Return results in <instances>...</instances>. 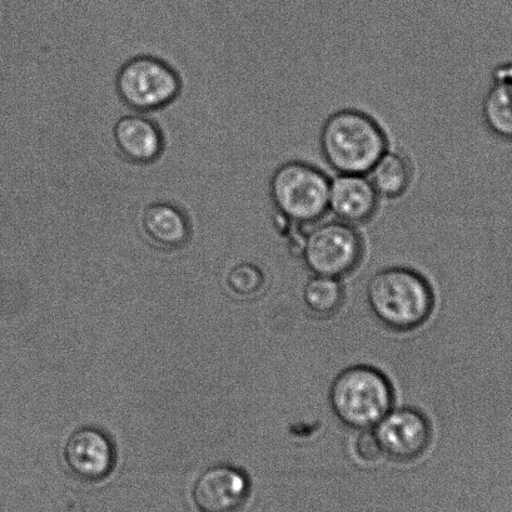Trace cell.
I'll use <instances>...</instances> for the list:
<instances>
[{
	"label": "cell",
	"mask_w": 512,
	"mask_h": 512,
	"mask_svg": "<svg viewBox=\"0 0 512 512\" xmlns=\"http://www.w3.org/2000/svg\"><path fill=\"white\" fill-rule=\"evenodd\" d=\"M320 146L323 158L341 175H367L389 142L384 129L369 114L344 109L323 123Z\"/></svg>",
	"instance_id": "cell-1"
},
{
	"label": "cell",
	"mask_w": 512,
	"mask_h": 512,
	"mask_svg": "<svg viewBox=\"0 0 512 512\" xmlns=\"http://www.w3.org/2000/svg\"><path fill=\"white\" fill-rule=\"evenodd\" d=\"M371 311L395 331L414 330L430 317L434 295L425 278L407 268H387L367 287Z\"/></svg>",
	"instance_id": "cell-2"
},
{
	"label": "cell",
	"mask_w": 512,
	"mask_h": 512,
	"mask_svg": "<svg viewBox=\"0 0 512 512\" xmlns=\"http://www.w3.org/2000/svg\"><path fill=\"white\" fill-rule=\"evenodd\" d=\"M394 394L389 380L370 366H355L333 381L330 401L342 424L356 430L375 427L391 410Z\"/></svg>",
	"instance_id": "cell-3"
},
{
	"label": "cell",
	"mask_w": 512,
	"mask_h": 512,
	"mask_svg": "<svg viewBox=\"0 0 512 512\" xmlns=\"http://www.w3.org/2000/svg\"><path fill=\"white\" fill-rule=\"evenodd\" d=\"M331 181L310 163L293 161L273 173L270 195L278 213L292 223L320 220L330 203Z\"/></svg>",
	"instance_id": "cell-4"
},
{
	"label": "cell",
	"mask_w": 512,
	"mask_h": 512,
	"mask_svg": "<svg viewBox=\"0 0 512 512\" xmlns=\"http://www.w3.org/2000/svg\"><path fill=\"white\" fill-rule=\"evenodd\" d=\"M119 98L137 113L158 111L171 104L181 92V79L162 59L142 56L123 64L117 74Z\"/></svg>",
	"instance_id": "cell-5"
},
{
	"label": "cell",
	"mask_w": 512,
	"mask_h": 512,
	"mask_svg": "<svg viewBox=\"0 0 512 512\" xmlns=\"http://www.w3.org/2000/svg\"><path fill=\"white\" fill-rule=\"evenodd\" d=\"M303 258L316 275L341 277L354 271L362 257L359 232L350 223H323L303 242Z\"/></svg>",
	"instance_id": "cell-6"
},
{
	"label": "cell",
	"mask_w": 512,
	"mask_h": 512,
	"mask_svg": "<svg viewBox=\"0 0 512 512\" xmlns=\"http://www.w3.org/2000/svg\"><path fill=\"white\" fill-rule=\"evenodd\" d=\"M375 427L382 454L396 461L415 460L430 445L429 420L414 409L389 412Z\"/></svg>",
	"instance_id": "cell-7"
},
{
	"label": "cell",
	"mask_w": 512,
	"mask_h": 512,
	"mask_svg": "<svg viewBox=\"0 0 512 512\" xmlns=\"http://www.w3.org/2000/svg\"><path fill=\"white\" fill-rule=\"evenodd\" d=\"M63 456L71 474L87 482L106 479L116 465L112 440L96 427H82L73 432L64 446Z\"/></svg>",
	"instance_id": "cell-8"
},
{
	"label": "cell",
	"mask_w": 512,
	"mask_h": 512,
	"mask_svg": "<svg viewBox=\"0 0 512 512\" xmlns=\"http://www.w3.org/2000/svg\"><path fill=\"white\" fill-rule=\"evenodd\" d=\"M250 479L235 466L218 465L198 477L192 499L198 512H237L250 495Z\"/></svg>",
	"instance_id": "cell-9"
},
{
	"label": "cell",
	"mask_w": 512,
	"mask_h": 512,
	"mask_svg": "<svg viewBox=\"0 0 512 512\" xmlns=\"http://www.w3.org/2000/svg\"><path fill=\"white\" fill-rule=\"evenodd\" d=\"M113 139L127 161L148 164L157 161L163 151L161 129L142 113L129 114L114 124Z\"/></svg>",
	"instance_id": "cell-10"
},
{
	"label": "cell",
	"mask_w": 512,
	"mask_h": 512,
	"mask_svg": "<svg viewBox=\"0 0 512 512\" xmlns=\"http://www.w3.org/2000/svg\"><path fill=\"white\" fill-rule=\"evenodd\" d=\"M379 206V193L365 175H340L331 181L330 203L333 215L346 223L369 221Z\"/></svg>",
	"instance_id": "cell-11"
},
{
	"label": "cell",
	"mask_w": 512,
	"mask_h": 512,
	"mask_svg": "<svg viewBox=\"0 0 512 512\" xmlns=\"http://www.w3.org/2000/svg\"><path fill=\"white\" fill-rule=\"evenodd\" d=\"M142 227L149 240L164 250H177L191 237V226L185 212L168 202H156L143 213Z\"/></svg>",
	"instance_id": "cell-12"
},
{
	"label": "cell",
	"mask_w": 512,
	"mask_h": 512,
	"mask_svg": "<svg viewBox=\"0 0 512 512\" xmlns=\"http://www.w3.org/2000/svg\"><path fill=\"white\" fill-rule=\"evenodd\" d=\"M367 175L379 196L389 200L404 195L412 180L410 162L400 152L386 151Z\"/></svg>",
	"instance_id": "cell-13"
},
{
	"label": "cell",
	"mask_w": 512,
	"mask_h": 512,
	"mask_svg": "<svg viewBox=\"0 0 512 512\" xmlns=\"http://www.w3.org/2000/svg\"><path fill=\"white\" fill-rule=\"evenodd\" d=\"M482 118L496 137L512 141V83L492 81L482 101Z\"/></svg>",
	"instance_id": "cell-14"
},
{
	"label": "cell",
	"mask_w": 512,
	"mask_h": 512,
	"mask_svg": "<svg viewBox=\"0 0 512 512\" xmlns=\"http://www.w3.org/2000/svg\"><path fill=\"white\" fill-rule=\"evenodd\" d=\"M303 301L308 310L318 316H332L344 302V290L335 277L316 275L303 290Z\"/></svg>",
	"instance_id": "cell-15"
},
{
	"label": "cell",
	"mask_w": 512,
	"mask_h": 512,
	"mask_svg": "<svg viewBox=\"0 0 512 512\" xmlns=\"http://www.w3.org/2000/svg\"><path fill=\"white\" fill-rule=\"evenodd\" d=\"M228 285L237 295L251 296L261 290L263 275L260 268L252 263H241L228 276Z\"/></svg>",
	"instance_id": "cell-16"
},
{
	"label": "cell",
	"mask_w": 512,
	"mask_h": 512,
	"mask_svg": "<svg viewBox=\"0 0 512 512\" xmlns=\"http://www.w3.org/2000/svg\"><path fill=\"white\" fill-rule=\"evenodd\" d=\"M356 451L360 459L367 462L376 461L381 455H384L375 434H369V432H365L359 437Z\"/></svg>",
	"instance_id": "cell-17"
},
{
	"label": "cell",
	"mask_w": 512,
	"mask_h": 512,
	"mask_svg": "<svg viewBox=\"0 0 512 512\" xmlns=\"http://www.w3.org/2000/svg\"><path fill=\"white\" fill-rule=\"evenodd\" d=\"M494 77V81H504L512 83V62L501 64V66L497 67L492 74Z\"/></svg>",
	"instance_id": "cell-18"
}]
</instances>
